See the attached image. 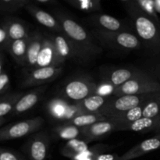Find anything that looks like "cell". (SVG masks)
<instances>
[{"label": "cell", "mask_w": 160, "mask_h": 160, "mask_svg": "<svg viewBox=\"0 0 160 160\" xmlns=\"http://www.w3.org/2000/svg\"><path fill=\"white\" fill-rule=\"evenodd\" d=\"M55 17L59 22L62 34L91 58L102 53V48L95 43L93 37L74 19L62 12H56Z\"/></svg>", "instance_id": "1"}, {"label": "cell", "mask_w": 160, "mask_h": 160, "mask_svg": "<svg viewBox=\"0 0 160 160\" xmlns=\"http://www.w3.org/2000/svg\"><path fill=\"white\" fill-rule=\"evenodd\" d=\"M128 11L138 38L149 49L160 52V29L157 22L131 2L128 4Z\"/></svg>", "instance_id": "2"}, {"label": "cell", "mask_w": 160, "mask_h": 160, "mask_svg": "<svg viewBox=\"0 0 160 160\" xmlns=\"http://www.w3.org/2000/svg\"><path fill=\"white\" fill-rule=\"evenodd\" d=\"M152 94V93L112 96L98 113L106 119H109L114 116L141 106L150 98Z\"/></svg>", "instance_id": "3"}, {"label": "cell", "mask_w": 160, "mask_h": 160, "mask_svg": "<svg viewBox=\"0 0 160 160\" xmlns=\"http://www.w3.org/2000/svg\"><path fill=\"white\" fill-rule=\"evenodd\" d=\"M160 83L145 72L116 88L113 96L142 95L159 92Z\"/></svg>", "instance_id": "4"}, {"label": "cell", "mask_w": 160, "mask_h": 160, "mask_svg": "<svg viewBox=\"0 0 160 160\" xmlns=\"http://www.w3.org/2000/svg\"><path fill=\"white\" fill-rule=\"evenodd\" d=\"M95 35L104 45L122 51L138 49L142 43L137 36L128 31L108 32L97 30Z\"/></svg>", "instance_id": "5"}, {"label": "cell", "mask_w": 160, "mask_h": 160, "mask_svg": "<svg viewBox=\"0 0 160 160\" xmlns=\"http://www.w3.org/2000/svg\"><path fill=\"white\" fill-rule=\"evenodd\" d=\"M45 109L52 120L61 122V123L70 121L84 113L78 102H70L63 97L51 98L45 105Z\"/></svg>", "instance_id": "6"}, {"label": "cell", "mask_w": 160, "mask_h": 160, "mask_svg": "<svg viewBox=\"0 0 160 160\" xmlns=\"http://www.w3.org/2000/svg\"><path fill=\"white\" fill-rule=\"evenodd\" d=\"M44 124L43 118L34 117L0 128V142L14 140L36 133Z\"/></svg>", "instance_id": "7"}, {"label": "cell", "mask_w": 160, "mask_h": 160, "mask_svg": "<svg viewBox=\"0 0 160 160\" xmlns=\"http://www.w3.org/2000/svg\"><path fill=\"white\" fill-rule=\"evenodd\" d=\"M97 83L88 77L73 78L63 86L62 97L73 102H78L94 95Z\"/></svg>", "instance_id": "8"}, {"label": "cell", "mask_w": 160, "mask_h": 160, "mask_svg": "<svg viewBox=\"0 0 160 160\" xmlns=\"http://www.w3.org/2000/svg\"><path fill=\"white\" fill-rule=\"evenodd\" d=\"M48 36L52 41L59 56L65 62L70 59L79 62H88L92 59L62 33Z\"/></svg>", "instance_id": "9"}, {"label": "cell", "mask_w": 160, "mask_h": 160, "mask_svg": "<svg viewBox=\"0 0 160 160\" xmlns=\"http://www.w3.org/2000/svg\"><path fill=\"white\" fill-rule=\"evenodd\" d=\"M62 67H39L29 70L28 74L22 81V87L30 88L35 86L45 85L52 81L61 74Z\"/></svg>", "instance_id": "10"}, {"label": "cell", "mask_w": 160, "mask_h": 160, "mask_svg": "<svg viewBox=\"0 0 160 160\" xmlns=\"http://www.w3.org/2000/svg\"><path fill=\"white\" fill-rule=\"evenodd\" d=\"M49 137L45 132H38L30 138L25 146L28 160H46L49 149Z\"/></svg>", "instance_id": "11"}, {"label": "cell", "mask_w": 160, "mask_h": 160, "mask_svg": "<svg viewBox=\"0 0 160 160\" xmlns=\"http://www.w3.org/2000/svg\"><path fill=\"white\" fill-rule=\"evenodd\" d=\"M65 61L59 56L52 41L48 35L45 36L43 45L38 56L35 68L39 67H60Z\"/></svg>", "instance_id": "12"}, {"label": "cell", "mask_w": 160, "mask_h": 160, "mask_svg": "<svg viewBox=\"0 0 160 160\" xmlns=\"http://www.w3.org/2000/svg\"><path fill=\"white\" fill-rule=\"evenodd\" d=\"M113 131H117V124L113 120L107 119L81 128V138L90 143L105 138Z\"/></svg>", "instance_id": "13"}, {"label": "cell", "mask_w": 160, "mask_h": 160, "mask_svg": "<svg viewBox=\"0 0 160 160\" xmlns=\"http://www.w3.org/2000/svg\"><path fill=\"white\" fill-rule=\"evenodd\" d=\"M46 89L47 85L40 86L23 94L16 104L11 115H21L33 109L39 102Z\"/></svg>", "instance_id": "14"}, {"label": "cell", "mask_w": 160, "mask_h": 160, "mask_svg": "<svg viewBox=\"0 0 160 160\" xmlns=\"http://www.w3.org/2000/svg\"><path fill=\"white\" fill-rule=\"evenodd\" d=\"M159 148L160 134H156L153 138L146 139L131 148L127 152L120 156L118 160H132L137 159Z\"/></svg>", "instance_id": "15"}, {"label": "cell", "mask_w": 160, "mask_h": 160, "mask_svg": "<svg viewBox=\"0 0 160 160\" xmlns=\"http://www.w3.org/2000/svg\"><path fill=\"white\" fill-rule=\"evenodd\" d=\"M160 123V116L152 118H142L133 122L117 123V131H133L138 133L154 132Z\"/></svg>", "instance_id": "16"}, {"label": "cell", "mask_w": 160, "mask_h": 160, "mask_svg": "<svg viewBox=\"0 0 160 160\" xmlns=\"http://www.w3.org/2000/svg\"><path fill=\"white\" fill-rule=\"evenodd\" d=\"M25 9L37 20V22L47 29L56 33H62L60 23L55 16H52L49 12L30 3L25 6Z\"/></svg>", "instance_id": "17"}, {"label": "cell", "mask_w": 160, "mask_h": 160, "mask_svg": "<svg viewBox=\"0 0 160 160\" xmlns=\"http://www.w3.org/2000/svg\"><path fill=\"white\" fill-rule=\"evenodd\" d=\"M45 36L39 31H34L30 34L28 38V50L25 67L28 70L35 68L38 56L40 53L41 49L43 45Z\"/></svg>", "instance_id": "18"}, {"label": "cell", "mask_w": 160, "mask_h": 160, "mask_svg": "<svg viewBox=\"0 0 160 160\" xmlns=\"http://www.w3.org/2000/svg\"><path fill=\"white\" fill-rule=\"evenodd\" d=\"M89 20L100 31L108 32L127 31L126 26L120 20L108 14H95L92 16Z\"/></svg>", "instance_id": "19"}, {"label": "cell", "mask_w": 160, "mask_h": 160, "mask_svg": "<svg viewBox=\"0 0 160 160\" xmlns=\"http://www.w3.org/2000/svg\"><path fill=\"white\" fill-rule=\"evenodd\" d=\"M6 28L11 41L26 38L30 35L28 26L23 20L15 17H7L2 23Z\"/></svg>", "instance_id": "20"}, {"label": "cell", "mask_w": 160, "mask_h": 160, "mask_svg": "<svg viewBox=\"0 0 160 160\" xmlns=\"http://www.w3.org/2000/svg\"><path fill=\"white\" fill-rule=\"evenodd\" d=\"M143 72L135 68H118L107 73L105 81L117 88Z\"/></svg>", "instance_id": "21"}, {"label": "cell", "mask_w": 160, "mask_h": 160, "mask_svg": "<svg viewBox=\"0 0 160 160\" xmlns=\"http://www.w3.org/2000/svg\"><path fill=\"white\" fill-rule=\"evenodd\" d=\"M28 38L29 36L26 38L11 41L7 49V52L9 53L14 61L23 67H25L26 62Z\"/></svg>", "instance_id": "22"}, {"label": "cell", "mask_w": 160, "mask_h": 160, "mask_svg": "<svg viewBox=\"0 0 160 160\" xmlns=\"http://www.w3.org/2000/svg\"><path fill=\"white\" fill-rule=\"evenodd\" d=\"M109 98L110 97L92 95L78 103L84 113H98Z\"/></svg>", "instance_id": "23"}, {"label": "cell", "mask_w": 160, "mask_h": 160, "mask_svg": "<svg viewBox=\"0 0 160 160\" xmlns=\"http://www.w3.org/2000/svg\"><path fill=\"white\" fill-rule=\"evenodd\" d=\"M88 142L84 141V139L76 138L67 141V143L61 149V154L64 157L72 159L88 149Z\"/></svg>", "instance_id": "24"}, {"label": "cell", "mask_w": 160, "mask_h": 160, "mask_svg": "<svg viewBox=\"0 0 160 160\" xmlns=\"http://www.w3.org/2000/svg\"><path fill=\"white\" fill-rule=\"evenodd\" d=\"M52 132L58 138L66 141L73 140L81 137V128L64 123L55 127Z\"/></svg>", "instance_id": "25"}, {"label": "cell", "mask_w": 160, "mask_h": 160, "mask_svg": "<svg viewBox=\"0 0 160 160\" xmlns=\"http://www.w3.org/2000/svg\"><path fill=\"white\" fill-rule=\"evenodd\" d=\"M23 94V92H13L2 96L0 98V117H5L12 113L16 104Z\"/></svg>", "instance_id": "26"}, {"label": "cell", "mask_w": 160, "mask_h": 160, "mask_svg": "<svg viewBox=\"0 0 160 160\" xmlns=\"http://www.w3.org/2000/svg\"><path fill=\"white\" fill-rule=\"evenodd\" d=\"M107 120V119L99 113H83L64 123L73 125V126L78 127V128H83L94 124V123H97L98 121H102V120Z\"/></svg>", "instance_id": "27"}, {"label": "cell", "mask_w": 160, "mask_h": 160, "mask_svg": "<svg viewBox=\"0 0 160 160\" xmlns=\"http://www.w3.org/2000/svg\"><path fill=\"white\" fill-rule=\"evenodd\" d=\"M160 116V91L152 94L143 104V117L152 118Z\"/></svg>", "instance_id": "28"}, {"label": "cell", "mask_w": 160, "mask_h": 160, "mask_svg": "<svg viewBox=\"0 0 160 160\" xmlns=\"http://www.w3.org/2000/svg\"><path fill=\"white\" fill-rule=\"evenodd\" d=\"M144 104V103H143ZM143 104L130 109L127 112L116 115L108 120H113L117 123H125L133 122L143 117Z\"/></svg>", "instance_id": "29"}, {"label": "cell", "mask_w": 160, "mask_h": 160, "mask_svg": "<svg viewBox=\"0 0 160 160\" xmlns=\"http://www.w3.org/2000/svg\"><path fill=\"white\" fill-rule=\"evenodd\" d=\"M71 6L86 12H97L101 9L102 0H67Z\"/></svg>", "instance_id": "30"}, {"label": "cell", "mask_w": 160, "mask_h": 160, "mask_svg": "<svg viewBox=\"0 0 160 160\" xmlns=\"http://www.w3.org/2000/svg\"><path fill=\"white\" fill-rule=\"evenodd\" d=\"M131 2L133 3L144 13L149 16L151 18L156 20L158 23H159V19L158 17V12H156L154 0H131Z\"/></svg>", "instance_id": "31"}, {"label": "cell", "mask_w": 160, "mask_h": 160, "mask_svg": "<svg viewBox=\"0 0 160 160\" xmlns=\"http://www.w3.org/2000/svg\"><path fill=\"white\" fill-rule=\"evenodd\" d=\"M107 150H109L108 145H102V144L95 145L92 147H89L88 149L70 160H95L98 155L105 153Z\"/></svg>", "instance_id": "32"}, {"label": "cell", "mask_w": 160, "mask_h": 160, "mask_svg": "<svg viewBox=\"0 0 160 160\" xmlns=\"http://www.w3.org/2000/svg\"><path fill=\"white\" fill-rule=\"evenodd\" d=\"M31 0H0V9L7 12L20 9L29 4Z\"/></svg>", "instance_id": "33"}, {"label": "cell", "mask_w": 160, "mask_h": 160, "mask_svg": "<svg viewBox=\"0 0 160 160\" xmlns=\"http://www.w3.org/2000/svg\"><path fill=\"white\" fill-rule=\"evenodd\" d=\"M116 88L117 87L111 84L110 83L106 81H102L99 84H97L96 89H95L94 95H101V96L104 97H112L113 96Z\"/></svg>", "instance_id": "34"}, {"label": "cell", "mask_w": 160, "mask_h": 160, "mask_svg": "<svg viewBox=\"0 0 160 160\" xmlns=\"http://www.w3.org/2000/svg\"><path fill=\"white\" fill-rule=\"evenodd\" d=\"M10 88V79L6 71H3L0 74V98L8 94V91Z\"/></svg>", "instance_id": "35"}, {"label": "cell", "mask_w": 160, "mask_h": 160, "mask_svg": "<svg viewBox=\"0 0 160 160\" xmlns=\"http://www.w3.org/2000/svg\"><path fill=\"white\" fill-rule=\"evenodd\" d=\"M0 160H26L16 152L0 148Z\"/></svg>", "instance_id": "36"}, {"label": "cell", "mask_w": 160, "mask_h": 160, "mask_svg": "<svg viewBox=\"0 0 160 160\" xmlns=\"http://www.w3.org/2000/svg\"><path fill=\"white\" fill-rule=\"evenodd\" d=\"M11 40L9 39V35L7 34L6 28L2 24L0 25V52H7L8 47Z\"/></svg>", "instance_id": "37"}, {"label": "cell", "mask_w": 160, "mask_h": 160, "mask_svg": "<svg viewBox=\"0 0 160 160\" xmlns=\"http://www.w3.org/2000/svg\"><path fill=\"white\" fill-rule=\"evenodd\" d=\"M120 156L115 153H102L98 155L95 160H118Z\"/></svg>", "instance_id": "38"}, {"label": "cell", "mask_w": 160, "mask_h": 160, "mask_svg": "<svg viewBox=\"0 0 160 160\" xmlns=\"http://www.w3.org/2000/svg\"><path fill=\"white\" fill-rule=\"evenodd\" d=\"M4 52H0V74L3 72L2 68H3V64H4Z\"/></svg>", "instance_id": "39"}, {"label": "cell", "mask_w": 160, "mask_h": 160, "mask_svg": "<svg viewBox=\"0 0 160 160\" xmlns=\"http://www.w3.org/2000/svg\"><path fill=\"white\" fill-rule=\"evenodd\" d=\"M155 6H156V12L160 13V0H154Z\"/></svg>", "instance_id": "40"}, {"label": "cell", "mask_w": 160, "mask_h": 160, "mask_svg": "<svg viewBox=\"0 0 160 160\" xmlns=\"http://www.w3.org/2000/svg\"><path fill=\"white\" fill-rule=\"evenodd\" d=\"M34 2L38 3H42V4H45V3H50L52 2L53 0H34Z\"/></svg>", "instance_id": "41"}, {"label": "cell", "mask_w": 160, "mask_h": 160, "mask_svg": "<svg viewBox=\"0 0 160 160\" xmlns=\"http://www.w3.org/2000/svg\"><path fill=\"white\" fill-rule=\"evenodd\" d=\"M6 120L5 117H0V128L2 126V124H4V123H6Z\"/></svg>", "instance_id": "42"}, {"label": "cell", "mask_w": 160, "mask_h": 160, "mask_svg": "<svg viewBox=\"0 0 160 160\" xmlns=\"http://www.w3.org/2000/svg\"><path fill=\"white\" fill-rule=\"evenodd\" d=\"M154 132L156 133V134H160V123H159V124L158 125L157 128H156V129L155 130Z\"/></svg>", "instance_id": "43"}, {"label": "cell", "mask_w": 160, "mask_h": 160, "mask_svg": "<svg viewBox=\"0 0 160 160\" xmlns=\"http://www.w3.org/2000/svg\"><path fill=\"white\" fill-rule=\"evenodd\" d=\"M121 1H123V2H129V1H131V0H121Z\"/></svg>", "instance_id": "44"}, {"label": "cell", "mask_w": 160, "mask_h": 160, "mask_svg": "<svg viewBox=\"0 0 160 160\" xmlns=\"http://www.w3.org/2000/svg\"><path fill=\"white\" fill-rule=\"evenodd\" d=\"M159 73H160V69H159Z\"/></svg>", "instance_id": "45"}]
</instances>
